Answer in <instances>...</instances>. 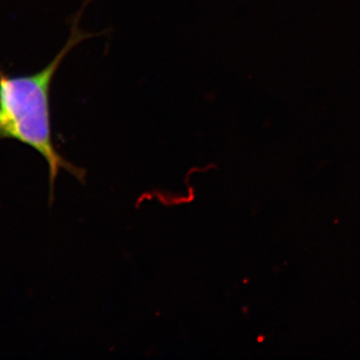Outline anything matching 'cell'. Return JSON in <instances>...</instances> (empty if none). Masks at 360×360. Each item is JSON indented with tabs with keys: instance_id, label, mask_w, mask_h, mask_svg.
Listing matches in <instances>:
<instances>
[{
	"instance_id": "6da1fadb",
	"label": "cell",
	"mask_w": 360,
	"mask_h": 360,
	"mask_svg": "<svg viewBox=\"0 0 360 360\" xmlns=\"http://www.w3.org/2000/svg\"><path fill=\"white\" fill-rule=\"evenodd\" d=\"M73 22L70 39L58 56L44 70L32 75L8 77L0 72V141L13 139L34 149L46 161L49 172V201L59 172L65 170L84 184L86 172L59 155L52 141L49 92L52 79L66 56L84 39L97 37Z\"/></svg>"
}]
</instances>
